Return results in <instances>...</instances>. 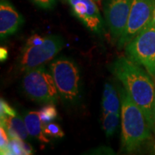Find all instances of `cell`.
Instances as JSON below:
<instances>
[{"instance_id": "cell-1", "label": "cell", "mask_w": 155, "mask_h": 155, "mask_svg": "<svg viewBox=\"0 0 155 155\" xmlns=\"http://www.w3.org/2000/svg\"><path fill=\"white\" fill-rule=\"evenodd\" d=\"M139 65L127 57L121 56L112 64L111 71L122 83L128 94L140 108L149 124L152 127L154 85L150 75Z\"/></svg>"}, {"instance_id": "cell-2", "label": "cell", "mask_w": 155, "mask_h": 155, "mask_svg": "<svg viewBox=\"0 0 155 155\" xmlns=\"http://www.w3.org/2000/svg\"><path fill=\"white\" fill-rule=\"evenodd\" d=\"M121 114V148L131 153L139 150L151 137V127L125 88L120 90Z\"/></svg>"}, {"instance_id": "cell-3", "label": "cell", "mask_w": 155, "mask_h": 155, "mask_svg": "<svg viewBox=\"0 0 155 155\" xmlns=\"http://www.w3.org/2000/svg\"><path fill=\"white\" fill-rule=\"evenodd\" d=\"M127 57L155 76V23H149L125 46Z\"/></svg>"}, {"instance_id": "cell-4", "label": "cell", "mask_w": 155, "mask_h": 155, "mask_svg": "<svg viewBox=\"0 0 155 155\" xmlns=\"http://www.w3.org/2000/svg\"><path fill=\"white\" fill-rule=\"evenodd\" d=\"M50 73L61 96L68 102H74L80 94V71L74 61L61 57L50 65Z\"/></svg>"}, {"instance_id": "cell-5", "label": "cell", "mask_w": 155, "mask_h": 155, "mask_svg": "<svg viewBox=\"0 0 155 155\" xmlns=\"http://www.w3.org/2000/svg\"><path fill=\"white\" fill-rule=\"evenodd\" d=\"M22 88L31 99L41 103H55L59 94L51 73L43 66L26 71Z\"/></svg>"}, {"instance_id": "cell-6", "label": "cell", "mask_w": 155, "mask_h": 155, "mask_svg": "<svg viewBox=\"0 0 155 155\" xmlns=\"http://www.w3.org/2000/svg\"><path fill=\"white\" fill-rule=\"evenodd\" d=\"M63 45V38L58 35L45 37L43 42L40 44H25L19 58L21 69L28 71L42 66L53 60Z\"/></svg>"}, {"instance_id": "cell-7", "label": "cell", "mask_w": 155, "mask_h": 155, "mask_svg": "<svg viewBox=\"0 0 155 155\" xmlns=\"http://www.w3.org/2000/svg\"><path fill=\"white\" fill-rule=\"evenodd\" d=\"M155 0H132L127 26L118 41L119 49L125 47L152 20Z\"/></svg>"}, {"instance_id": "cell-8", "label": "cell", "mask_w": 155, "mask_h": 155, "mask_svg": "<svg viewBox=\"0 0 155 155\" xmlns=\"http://www.w3.org/2000/svg\"><path fill=\"white\" fill-rule=\"evenodd\" d=\"M132 0H105L104 15L114 39H119L127 26Z\"/></svg>"}, {"instance_id": "cell-9", "label": "cell", "mask_w": 155, "mask_h": 155, "mask_svg": "<svg viewBox=\"0 0 155 155\" xmlns=\"http://www.w3.org/2000/svg\"><path fill=\"white\" fill-rule=\"evenodd\" d=\"M73 13L92 32L101 33L103 20L99 9L94 0H66Z\"/></svg>"}, {"instance_id": "cell-10", "label": "cell", "mask_w": 155, "mask_h": 155, "mask_svg": "<svg viewBox=\"0 0 155 155\" xmlns=\"http://www.w3.org/2000/svg\"><path fill=\"white\" fill-rule=\"evenodd\" d=\"M24 22L22 15L8 0L0 2V37L5 39L15 34Z\"/></svg>"}, {"instance_id": "cell-11", "label": "cell", "mask_w": 155, "mask_h": 155, "mask_svg": "<svg viewBox=\"0 0 155 155\" xmlns=\"http://www.w3.org/2000/svg\"><path fill=\"white\" fill-rule=\"evenodd\" d=\"M1 118V126L5 128L9 139H19L26 140L29 134L24 119L18 116H4Z\"/></svg>"}, {"instance_id": "cell-12", "label": "cell", "mask_w": 155, "mask_h": 155, "mask_svg": "<svg viewBox=\"0 0 155 155\" xmlns=\"http://www.w3.org/2000/svg\"><path fill=\"white\" fill-rule=\"evenodd\" d=\"M23 119L29 135L41 142H49V139L46 137L43 131V124L39 115V111H29L25 114Z\"/></svg>"}, {"instance_id": "cell-13", "label": "cell", "mask_w": 155, "mask_h": 155, "mask_svg": "<svg viewBox=\"0 0 155 155\" xmlns=\"http://www.w3.org/2000/svg\"><path fill=\"white\" fill-rule=\"evenodd\" d=\"M121 108V100L113 85L106 83L104 86L102 98L103 113L114 112L120 113Z\"/></svg>"}, {"instance_id": "cell-14", "label": "cell", "mask_w": 155, "mask_h": 155, "mask_svg": "<svg viewBox=\"0 0 155 155\" xmlns=\"http://www.w3.org/2000/svg\"><path fill=\"white\" fill-rule=\"evenodd\" d=\"M119 113H114V112L103 113L102 126L106 137H109L114 134L119 126Z\"/></svg>"}, {"instance_id": "cell-15", "label": "cell", "mask_w": 155, "mask_h": 155, "mask_svg": "<svg viewBox=\"0 0 155 155\" xmlns=\"http://www.w3.org/2000/svg\"><path fill=\"white\" fill-rule=\"evenodd\" d=\"M40 119L43 125L48 124L55 120L58 116V112L55 106L53 105H48L44 106L39 111Z\"/></svg>"}, {"instance_id": "cell-16", "label": "cell", "mask_w": 155, "mask_h": 155, "mask_svg": "<svg viewBox=\"0 0 155 155\" xmlns=\"http://www.w3.org/2000/svg\"><path fill=\"white\" fill-rule=\"evenodd\" d=\"M43 131L45 134L49 137L61 138L64 137V132L59 125L55 123H50L43 125Z\"/></svg>"}, {"instance_id": "cell-17", "label": "cell", "mask_w": 155, "mask_h": 155, "mask_svg": "<svg viewBox=\"0 0 155 155\" xmlns=\"http://www.w3.org/2000/svg\"><path fill=\"white\" fill-rule=\"evenodd\" d=\"M22 139H9L7 147V154H25Z\"/></svg>"}, {"instance_id": "cell-18", "label": "cell", "mask_w": 155, "mask_h": 155, "mask_svg": "<svg viewBox=\"0 0 155 155\" xmlns=\"http://www.w3.org/2000/svg\"><path fill=\"white\" fill-rule=\"evenodd\" d=\"M9 141V137L5 129L2 126L0 127V150L1 154H7V147Z\"/></svg>"}, {"instance_id": "cell-19", "label": "cell", "mask_w": 155, "mask_h": 155, "mask_svg": "<svg viewBox=\"0 0 155 155\" xmlns=\"http://www.w3.org/2000/svg\"><path fill=\"white\" fill-rule=\"evenodd\" d=\"M17 115V114L14 108H12L5 100L1 99V101H0V117H2L4 116H15Z\"/></svg>"}, {"instance_id": "cell-20", "label": "cell", "mask_w": 155, "mask_h": 155, "mask_svg": "<svg viewBox=\"0 0 155 155\" xmlns=\"http://www.w3.org/2000/svg\"><path fill=\"white\" fill-rule=\"evenodd\" d=\"M39 7L43 9L53 8L56 3V0H32Z\"/></svg>"}, {"instance_id": "cell-21", "label": "cell", "mask_w": 155, "mask_h": 155, "mask_svg": "<svg viewBox=\"0 0 155 155\" xmlns=\"http://www.w3.org/2000/svg\"><path fill=\"white\" fill-rule=\"evenodd\" d=\"M8 58V50L5 48H1L0 49V59L1 61H5Z\"/></svg>"}, {"instance_id": "cell-22", "label": "cell", "mask_w": 155, "mask_h": 155, "mask_svg": "<svg viewBox=\"0 0 155 155\" xmlns=\"http://www.w3.org/2000/svg\"><path fill=\"white\" fill-rule=\"evenodd\" d=\"M153 119H154V124H155V100L154 103V109H153Z\"/></svg>"}, {"instance_id": "cell-23", "label": "cell", "mask_w": 155, "mask_h": 155, "mask_svg": "<svg viewBox=\"0 0 155 155\" xmlns=\"http://www.w3.org/2000/svg\"><path fill=\"white\" fill-rule=\"evenodd\" d=\"M152 20L153 22H154L155 23V9L154 10V12H153V18H152Z\"/></svg>"}, {"instance_id": "cell-24", "label": "cell", "mask_w": 155, "mask_h": 155, "mask_svg": "<svg viewBox=\"0 0 155 155\" xmlns=\"http://www.w3.org/2000/svg\"><path fill=\"white\" fill-rule=\"evenodd\" d=\"M94 1H95V2H98V1H100V0H94Z\"/></svg>"}]
</instances>
